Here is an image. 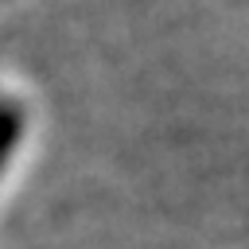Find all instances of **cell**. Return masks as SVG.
I'll use <instances>...</instances> for the list:
<instances>
[{
  "mask_svg": "<svg viewBox=\"0 0 249 249\" xmlns=\"http://www.w3.org/2000/svg\"><path fill=\"white\" fill-rule=\"evenodd\" d=\"M19 132H23V113L16 105H0V171L12 156V148L19 144Z\"/></svg>",
  "mask_w": 249,
  "mask_h": 249,
  "instance_id": "cell-1",
  "label": "cell"
}]
</instances>
